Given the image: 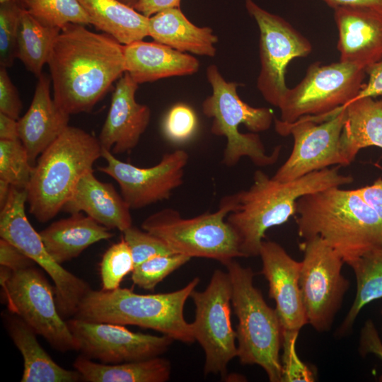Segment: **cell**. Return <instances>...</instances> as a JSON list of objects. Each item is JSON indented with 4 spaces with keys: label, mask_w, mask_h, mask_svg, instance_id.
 <instances>
[{
    "label": "cell",
    "mask_w": 382,
    "mask_h": 382,
    "mask_svg": "<svg viewBox=\"0 0 382 382\" xmlns=\"http://www.w3.org/2000/svg\"><path fill=\"white\" fill-rule=\"evenodd\" d=\"M20 139L18 120L0 112V140Z\"/></svg>",
    "instance_id": "obj_47"
},
{
    "label": "cell",
    "mask_w": 382,
    "mask_h": 382,
    "mask_svg": "<svg viewBox=\"0 0 382 382\" xmlns=\"http://www.w3.org/2000/svg\"><path fill=\"white\" fill-rule=\"evenodd\" d=\"M33 168L20 139L0 140V179L27 190Z\"/></svg>",
    "instance_id": "obj_33"
},
{
    "label": "cell",
    "mask_w": 382,
    "mask_h": 382,
    "mask_svg": "<svg viewBox=\"0 0 382 382\" xmlns=\"http://www.w3.org/2000/svg\"><path fill=\"white\" fill-rule=\"evenodd\" d=\"M245 8L260 31V71L257 87L267 103L278 108L288 90L286 67L294 58L308 56L313 47L282 17L265 10L253 0H245Z\"/></svg>",
    "instance_id": "obj_14"
},
{
    "label": "cell",
    "mask_w": 382,
    "mask_h": 382,
    "mask_svg": "<svg viewBox=\"0 0 382 382\" xmlns=\"http://www.w3.org/2000/svg\"><path fill=\"white\" fill-rule=\"evenodd\" d=\"M299 330H283L282 339V355L281 382H313V371L299 358L296 349Z\"/></svg>",
    "instance_id": "obj_38"
},
{
    "label": "cell",
    "mask_w": 382,
    "mask_h": 382,
    "mask_svg": "<svg viewBox=\"0 0 382 382\" xmlns=\"http://www.w3.org/2000/svg\"><path fill=\"white\" fill-rule=\"evenodd\" d=\"M78 349L90 359L103 364H120L159 357L173 340L162 336L134 332L122 325L89 322L76 318L66 321Z\"/></svg>",
    "instance_id": "obj_16"
},
{
    "label": "cell",
    "mask_w": 382,
    "mask_h": 382,
    "mask_svg": "<svg viewBox=\"0 0 382 382\" xmlns=\"http://www.w3.org/2000/svg\"><path fill=\"white\" fill-rule=\"evenodd\" d=\"M149 36L178 51L207 57L215 55L218 42L211 28L193 24L180 8L165 9L149 17Z\"/></svg>",
    "instance_id": "obj_24"
},
{
    "label": "cell",
    "mask_w": 382,
    "mask_h": 382,
    "mask_svg": "<svg viewBox=\"0 0 382 382\" xmlns=\"http://www.w3.org/2000/svg\"><path fill=\"white\" fill-rule=\"evenodd\" d=\"M134 262L130 248L124 238L111 245L100 262L102 289H117L124 277L132 272Z\"/></svg>",
    "instance_id": "obj_35"
},
{
    "label": "cell",
    "mask_w": 382,
    "mask_h": 382,
    "mask_svg": "<svg viewBox=\"0 0 382 382\" xmlns=\"http://www.w3.org/2000/svg\"><path fill=\"white\" fill-rule=\"evenodd\" d=\"M125 71L138 84L172 76L192 75L199 67L193 56L157 42L122 45Z\"/></svg>",
    "instance_id": "obj_22"
},
{
    "label": "cell",
    "mask_w": 382,
    "mask_h": 382,
    "mask_svg": "<svg viewBox=\"0 0 382 382\" xmlns=\"http://www.w3.org/2000/svg\"><path fill=\"white\" fill-rule=\"evenodd\" d=\"M122 3L133 8L137 0H119Z\"/></svg>",
    "instance_id": "obj_49"
},
{
    "label": "cell",
    "mask_w": 382,
    "mask_h": 382,
    "mask_svg": "<svg viewBox=\"0 0 382 382\" xmlns=\"http://www.w3.org/2000/svg\"><path fill=\"white\" fill-rule=\"evenodd\" d=\"M359 352L362 357L374 354L382 360V342L374 322L367 320L361 330ZM382 381V376L380 377Z\"/></svg>",
    "instance_id": "obj_42"
},
{
    "label": "cell",
    "mask_w": 382,
    "mask_h": 382,
    "mask_svg": "<svg viewBox=\"0 0 382 382\" xmlns=\"http://www.w3.org/2000/svg\"><path fill=\"white\" fill-rule=\"evenodd\" d=\"M8 1H10V0H0V4L4 3Z\"/></svg>",
    "instance_id": "obj_50"
},
{
    "label": "cell",
    "mask_w": 382,
    "mask_h": 382,
    "mask_svg": "<svg viewBox=\"0 0 382 382\" xmlns=\"http://www.w3.org/2000/svg\"><path fill=\"white\" fill-rule=\"evenodd\" d=\"M299 286L309 323L318 332L330 330L349 287L342 275L340 255L319 236L305 239L301 245Z\"/></svg>",
    "instance_id": "obj_10"
},
{
    "label": "cell",
    "mask_w": 382,
    "mask_h": 382,
    "mask_svg": "<svg viewBox=\"0 0 382 382\" xmlns=\"http://www.w3.org/2000/svg\"><path fill=\"white\" fill-rule=\"evenodd\" d=\"M231 284V304L238 320L237 357L243 364L262 367L271 382H281L282 328L253 284L254 272L232 260L224 265Z\"/></svg>",
    "instance_id": "obj_7"
},
{
    "label": "cell",
    "mask_w": 382,
    "mask_h": 382,
    "mask_svg": "<svg viewBox=\"0 0 382 382\" xmlns=\"http://www.w3.org/2000/svg\"><path fill=\"white\" fill-rule=\"evenodd\" d=\"M340 61L366 69L382 59V11L367 7H338Z\"/></svg>",
    "instance_id": "obj_20"
},
{
    "label": "cell",
    "mask_w": 382,
    "mask_h": 382,
    "mask_svg": "<svg viewBox=\"0 0 382 382\" xmlns=\"http://www.w3.org/2000/svg\"><path fill=\"white\" fill-rule=\"evenodd\" d=\"M328 6L335 9L338 7H367L382 11V0H323Z\"/></svg>",
    "instance_id": "obj_46"
},
{
    "label": "cell",
    "mask_w": 382,
    "mask_h": 382,
    "mask_svg": "<svg viewBox=\"0 0 382 382\" xmlns=\"http://www.w3.org/2000/svg\"><path fill=\"white\" fill-rule=\"evenodd\" d=\"M365 97L343 107L347 117L340 138L343 166L350 164L366 147L382 149V100Z\"/></svg>",
    "instance_id": "obj_26"
},
{
    "label": "cell",
    "mask_w": 382,
    "mask_h": 382,
    "mask_svg": "<svg viewBox=\"0 0 382 382\" xmlns=\"http://www.w3.org/2000/svg\"><path fill=\"white\" fill-rule=\"evenodd\" d=\"M9 335L23 358L21 382H75L81 379L76 371L57 364L36 338L35 332L20 317L7 318Z\"/></svg>",
    "instance_id": "obj_27"
},
{
    "label": "cell",
    "mask_w": 382,
    "mask_h": 382,
    "mask_svg": "<svg viewBox=\"0 0 382 382\" xmlns=\"http://www.w3.org/2000/svg\"><path fill=\"white\" fill-rule=\"evenodd\" d=\"M74 367L88 382H165L171 372L170 361L159 357L109 364L93 362L82 355Z\"/></svg>",
    "instance_id": "obj_29"
},
{
    "label": "cell",
    "mask_w": 382,
    "mask_h": 382,
    "mask_svg": "<svg viewBox=\"0 0 382 382\" xmlns=\"http://www.w3.org/2000/svg\"><path fill=\"white\" fill-rule=\"evenodd\" d=\"M190 259L180 253L154 256L134 267L132 280L139 287L153 291L159 282Z\"/></svg>",
    "instance_id": "obj_34"
},
{
    "label": "cell",
    "mask_w": 382,
    "mask_h": 382,
    "mask_svg": "<svg viewBox=\"0 0 382 382\" xmlns=\"http://www.w3.org/2000/svg\"><path fill=\"white\" fill-rule=\"evenodd\" d=\"M27 196L13 192L1 209L0 236L40 266L52 279L58 311L64 318L74 316L86 294L88 284L57 262L49 254L25 212Z\"/></svg>",
    "instance_id": "obj_12"
},
{
    "label": "cell",
    "mask_w": 382,
    "mask_h": 382,
    "mask_svg": "<svg viewBox=\"0 0 382 382\" xmlns=\"http://www.w3.org/2000/svg\"><path fill=\"white\" fill-rule=\"evenodd\" d=\"M138 83L125 71L117 80L110 107L99 135L103 149L120 154L138 144L150 120L151 110L136 101Z\"/></svg>",
    "instance_id": "obj_19"
},
{
    "label": "cell",
    "mask_w": 382,
    "mask_h": 382,
    "mask_svg": "<svg viewBox=\"0 0 382 382\" xmlns=\"http://www.w3.org/2000/svg\"><path fill=\"white\" fill-rule=\"evenodd\" d=\"M22 6L45 25L62 29L68 23L92 25L78 0H20Z\"/></svg>",
    "instance_id": "obj_32"
},
{
    "label": "cell",
    "mask_w": 382,
    "mask_h": 382,
    "mask_svg": "<svg viewBox=\"0 0 382 382\" xmlns=\"http://www.w3.org/2000/svg\"><path fill=\"white\" fill-rule=\"evenodd\" d=\"M96 29L122 45L149 36V18L119 0H78Z\"/></svg>",
    "instance_id": "obj_28"
},
{
    "label": "cell",
    "mask_w": 382,
    "mask_h": 382,
    "mask_svg": "<svg viewBox=\"0 0 382 382\" xmlns=\"http://www.w3.org/2000/svg\"><path fill=\"white\" fill-rule=\"evenodd\" d=\"M348 265L355 275L357 291L350 309L337 329L339 336L350 332L366 305L382 298V247L366 252Z\"/></svg>",
    "instance_id": "obj_31"
},
{
    "label": "cell",
    "mask_w": 382,
    "mask_h": 382,
    "mask_svg": "<svg viewBox=\"0 0 382 382\" xmlns=\"http://www.w3.org/2000/svg\"><path fill=\"white\" fill-rule=\"evenodd\" d=\"M108 229L90 216L76 213L52 223L39 233L49 254L62 264L92 244L110 238L113 234Z\"/></svg>",
    "instance_id": "obj_25"
},
{
    "label": "cell",
    "mask_w": 382,
    "mask_h": 382,
    "mask_svg": "<svg viewBox=\"0 0 382 382\" xmlns=\"http://www.w3.org/2000/svg\"><path fill=\"white\" fill-rule=\"evenodd\" d=\"M59 28L45 25L22 9L17 31L16 57L38 78L47 64L54 42L59 33Z\"/></svg>",
    "instance_id": "obj_30"
},
{
    "label": "cell",
    "mask_w": 382,
    "mask_h": 382,
    "mask_svg": "<svg viewBox=\"0 0 382 382\" xmlns=\"http://www.w3.org/2000/svg\"><path fill=\"white\" fill-rule=\"evenodd\" d=\"M381 316H382V310L381 311Z\"/></svg>",
    "instance_id": "obj_51"
},
{
    "label": "cell",
    "mask_w": 382,
    "mask_h": 382,
    "mask_svg": "<svg viewBox=\"0 0 382 382\" xmlns=\"http://www.w3.org/2000/svg\"><path fill=\"white\" fill-rule=\"evenodd\" d=\"M122 233L130 248L134 267L154 256L175 253L162 240L144 229L131 226Z\"/></svg>",
    "instance_id": "obj_39"
},
{
    "label": "cell",
    "mask_w": 382,
    "mask_h": 382,
    "mask_svg": "<svg viewBox=\"0 0 382 382\" xmlns=\"http://www.w3.org/2000/svg\"><path fill=\"white\" fill-rule=\"evenodd\" d=\"M339 110L323 122H316L308 117L291 123L274 119L276 132L282 136L291 135L294 146L290 156L272 178L288 182L331 166H343L340 138L347 114L344 108Z\"/></svg>",
    "instance_id": "obj_15"
},
{
    "label": "cell",
    "mask_w": 382,
    "mask_h": 382,
    "mask_svg": "<svg viewBox=\"0 0 382 382\" xmlns=\"http://www.w3.org/2000/svg\"><path fill=\"white\" fill-rule=\"evenodd\" d=\"M231 284L228 272L216 270L205 289L192 292L195 306L194 337L205 354V374L226 373L237 357L236 332L231 320Z\"/></svg>",
    "instance_id": "obj_11"
},
{
    "label": "cell",
    "mask_w": 382,
    "mask_h": 382,
    "mask_svg": "<svg viewBox=\"0 0 382 382\" xmlns=\"http://www.w3.org/2000/svg\"><path fill=\"white\" fill-rule=\"evenodd\" d=\"M354 190L375 211L382 221V179L378 178L370 185Z\"/></svg>",
    "instance_id": "obj_44"
},
{
    "label": "cell",
    "mask_w": 382,
    "mask_h": 382,
    "mask_svg": "<svg viewBox=\"0 0 382 382\" xmlns=\"http://www.w3.org/2000/svg\"><path fill=\"white\" fill-rule=\"evenodd\" d=\"M130 209L114 186L98 180L93 170L81 177L62 209L71 214L83 212L108 228L122 232L132 226Z\"/></svg>",
    "instance_id": "obj_23"
},
{
    "label": "cell",
    "mask_w": 382,
    "mask_h": 382,
    "mask_svg": "<svg viewBox=\"0 0 382 382\" xmlns=\"http://www.w3.org/2000/svg\"><path fill=\"white\" fill-rule=\"evenodd\" d=\"M51 78H37L34 96L25 114L18 120L19 139L34 167L40 154L69 126L70 115L60 109L50 94Z\"/></svg>",
    "instance_id": "obj_21"
},
{
    "label": "cell",
    "mask_w": 382,
    "mask_h": 382,
    "mask_svg": "<svg viewBox=\"0 0 382 382\" xmlns=\"http://www.w3.org/2000/svg\"><path fill=\"white\" fill-rule=\"evenodd\" d=\"M352 181L351 175L340 173L338 166L288 182L276 180L261 170H256L250 187L235 193L236 207L226 219L238 238L243 257L259 255L265 232L296 214V202L301 197Z\"/></svg>",
    "instance_id": "obj_2"
},
{
    "label": "cell",
    "mask_w": 382,
    "mask_h": 382,
    "mask_svg": "<svg viewBox=\"0 0 382 382\" xmlns=\"http://www.w3.org/2000/svg\"><path fill=\"white\" fill-rule=\"evenodd\" d=\"M236 204V194L225 196L216 212L190 219L183 218L176 209L165 208L146 217L141 228L159 238L175 253L225 265L243 257L238 238L226 220Z\"/></svg>",
    "instance_id": "obj_8"
},
{
    "label": "cell",
    "mask_w": 382,
    "mask_h": 382,
    "mask_svg": "<svg viewBox=\"0 0 382 382\" xmlns=\"http://www.w3.org/2000/svg\"><path fill=\"white\" fill-rule=\"evenodd\" d=\"M0 4V65L8 68L17 58V31L23 6L20 0Z\"/></svg>",
    "instance_id": "obj_36"
},
{
    "label": "cell",
    "mask_w": 382,
    "mask_h": 382,
    "mask_svg": "<svg viewBox=\"0 0 382 382\" xmlns=\"http://www.w3.org/2000/svg\"><path fill=\"white\" fill-rule=\"evenodd\" d=\"M180 0H137L133 8L146 17L170 8H180Z\"/></svg>",
    "instance_id": "obj_45"
},
{
    "label": "cell",
    "mask_w": 382,
    "mask_h": 382,
    "mask_svg": "<svg viewBox=\"0 0 382 382\" xmlns=\"http://www.w3.org/2000/svg\"><path fill=\"white\" fill-rule=\"evenodd\" d=\"M206 75L212 93L202 102V109L206 117L212 119V133L227 140L222 163L231 167L241 158L248 157L260 167L274 164L279 158L281 146L267 154L257 134L270 129L274 120L272 111L243 102L237 92L238 84L226 81L216 65L209 66Z\"/></svg>",
    "instance_id": "obj_6"
},
{
    "label": "cell",
    "mask_w": 382,
    "mask_h": 382,
    "mask_svg": "<svg viewBox=\"0 0 382 382\" xmlns=\"http://www.w3.org/2000/svg\"><path fill=\"white\" fill-rule=\"evenodd\" d=\"M199 282V279L195 277L180 289L156 294H139L120 287L91 289L73 317L89 322L137 325L191 344L195 339L192 323L185 319L184 307Z\"/></svg>",
    "instance_id": "obj_4"
},
{
    "label": "cell",
    "mask_w": 382,
    "mask_h": 382,
    "mask_svg": "<svg viewBox=\"0 0 382 382\" xmlns=\"http://www.w3.org/2000/svg\"><path fill=\"white\" fill-rule=\"evenodd\" d=\"M11 185L7 181L0 179V207L2 208L9 196Z\"/></svg>",
    "instance_id": "obj_48"
},
{
    "label": "cell",
    "mask_w": 382,
    "mask_h": 382,
    "mask_svg": "<svg viewBox=\"0 0 382 382\" xmlns=\"http://www.w3.org/2000/svg\"><path fill=\"white\" fill-rule=\"evenodd\" d=\"M365 71L369 76L368 81L364 83L358 94L350 102L365 97L382 96V59L367 66Z\"/></svg>",
    "instance_id": "obj_43"
},
{
    "label": "cell",
    "mask_w": 382,
    "mask_h": 382,
    "mask_svg": "<svg viewBox=\"0 0 382 382\" xmlns=\"http://www.w3.org/2000/svg\"><path fill=\"white\" fill-rule=\"evenodd\" d=\"M298 234L319 236L349 265L382 247V221L354 190L326 188L296 202Z\"/></svg>",
    "instance_id": "obj_3"
},
{
    "label": "cell",
    "mask_w": 382,
    "mask_h": 382,
    "mask_svg": "<svg viewBox=\"0 0 382 382\" xmlns=\"http://www.w3.org/2000/svg\"><path fill=\"white\" fill-rule=\"evenodd\" d=\"M1 285L9 311L57 351H77L76 342L58 311L52 288L40 270L32 267L13 271Z\"/></svg>",
    "instance_id": "obj_13"
},
{
    "label": "cell",
    "mask_w": 382,
    "mask_h": 382,
    "mask_svg": "<svg viewBox=\"0 0 382 382\" xmlns=\"http://www.w3.org/2000/svg\"><path fill=\"white\" fill-rule=\"evenodd\" d=\"M35 262L8 241L0 239V265L13 271L34 267Z\"/></svg>",
    "instance_id": "obj_41"
},
{
    "label": "cell",
    "mask_w": 382,
    "mask_h": 382,
    "mask_svg": "<svg viewBox=\"0 0 382 382\" xmlns=\"http://www.w3.org/2000/svg\"><path fill=\"white\" fill-rule=\"evenodd\" d=\"M259 255L261 273L268 282L269 297L275 302L282 331H299L308 323L299 286L301 262L274 241H263Z\"/></svg>",
    "instance_id": "obj_18"
},
{
    "label": "cell",
    "mask_w": 382,
    "mask_h": 382,
    "mask_svg": "<svg viewBox=\"0 0 382 382\" xmlns=\"http://www.w3.org/2000/svg\"><path fill=\"white\" fill-rule=\"evenodd\" d=\"M6 69L0 68V112L18 120L23 105Z\"/></svg>",
    "instance_id": "obj_40"
},
{
    "label": "cell",
    "mask_w": 382,
    "mask_h": 382,
    "mask_svg": "<svg viewBox=\"0 0 382 382\" xmlns=\"http://www.w3.org/2000/svg\"><path fill=\"white\" fill-rule=\"evenodd\" d=\"M102 154L98 139L68 126L40 154L33 168L27 188L29 212L42 223L54 218Z\"/></svg>",
    "instance_id": "obj_5"
},
{
    "label": "cell",
    "mask_w": 382,
    "mask_h": 382,
    "mask_svg": "<svg viewBox=\"0 0 382 382\" xmlns=\"http://www.w3.org/2000/svg\"><path fill=\"white\" fill-rule=\"evenodd\" d=\"M366 75L364 68L340 61L310 64L303 79L288 88L278 107L279 120L291 123L306 116L329 115L356 97Z\"/></svg>",
    "instance_id": "obj_9"
},
{
    "label": "cell",
    "mask_w": 382,
    "mask_h": 382,
    "mask_svg": "<svg viewBox=\"0 0 382 382\" xmlns=\"http://www.w3.org/2000/svg\"><path fill=\"white\" fill-rule=\"evenodd\" d=\"M47 64L53 99L69 115L91 111L125 72L122 45L80 23L61 29Z\"/></svg>",
    "instance_id": "obj_1"
},
{
    "label": "cell",
    "mask_w": 382,
    "mask_h": 382,
    "mask_svg": "<svg viewBox=\"0 0 382 382\" xmlns=\"http://www.w3.org/2000/svg\"><path fill=\"white\" fill-rule=\"evenodd\" d=\"M102 157L107 165L98 167V170L118 183L120 194L131 209L169 199L172 191L183 184L189 159L185 150H176L163 154L159 163L152 167L139 168L117 159L104 149Z\"/></svg>",
    "instance_id": "obj_17"
},
{
    "label": "cell",
    "mask_w": 382,
    "mask_h": 382,
    "mask_svg": "<svg viewBox=\"0 0 382 382\" xmlns=\"http://www.w3.org/2000/svg\"><path fill=\"white\" fill-rule=\"evenodd\" d=\"M198 120L194 110L187 104L177 103L166 113L162 124L165 137L172 143L181 144L195 134Z\"/></svg>",
    "instance_id": "obj_37"
}]
</instances>
